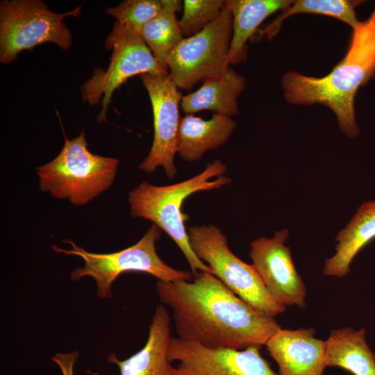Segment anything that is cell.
I'll return each mask as SVG.
<instances>
[{
	"mask_svg": "<svg viewBox=\"0 0 375 375\" xmlns=\"http://www.w3.org/2000/svg\"><path fill=\"white\" fill-rule=\"evenodd\" d=\"M156 291L171 308L178 337L209 348H261L281 326L251 306L210 272L192 281H158Z\"/></svg>",
	"mask_w": 375,
	"mask_h": 375,
	"instance_id": "6da1fadb",
	"label": "cell"
},
{
	"mask_svg": "<svg viewBox=\"0 0 375 375\" xmlns=\"http://www.w3.org/2000/svg\"><path fill=\"white\" fill-rule=\"evenodd\" d=\"M375 76V9L353 29L348 50L328 74L315 77L288 70L281 79L285 101L294 106L322 104L335 114L341 132L353 139L360 133L355 99Z\"/></svg>",
	"mask_w": 375,
	"mask_h": 375,
	"instance_id": "7a4b0ae2",
	"label": "cell"
},
{
	"mask_svg": "<svg viewBox=\"0 0 375 375\" xmlns=\"http://www.w3.org/2000/svg\"><path fill=\"white\" fill-rule=\"evenodd\" d=\"M226 165L219 160L207 165L200 174L181 182L157 186L145 181L128 194L131 215L151 221L174 241L187 260L193 276L210 268L192 251L181 207L185 199L199 191L219 189L231 183ZM211 273V272H210Z\"/></svg>",
	"mask_w": 375,
	"mask_h": 375,
	"instance_id": "3957f363",
	"label": "cell"
},
{
	"mask_svg": "<svg viewBox=\"0 0 375 375\" xmlns=\"http://www.w3.org/2000/svg\"><path fill=\"white\" fill-rule=\"evenodd\" d=\"M119 163L117 158L90 151L83 131L72 140L65 137L58 155L35 170L42 192L83 206L110 188Z\"/></svg>",
	"mask_w": 375,
	"mask_h": 375,
	"instance_id": "277c9868",
	"label": "cell"
},
{
	"mask_svg": "<svg viewBox=\"0 0 375 375\" xmlns=\"http://www.w3.org/2000/svg\"><path fill=\"white\" fill-rule=\"evenodd\" d=\"M160 236L161 229L153 224L137 243L116 252H89L70 240H62L71 245L70 249H64L56 245H53L52 249L57 253L81 257L84 265L72 271L71 279L77 281L85 276L91 277L96 283L98 297L107 299L112 295V283L125 272H144L162 281L192 280L194 276L192 272L176 269L159 257L156 242Z\"/></svg>",
	"mask_w": 375,
	"mask_h": 375,
	"instance_id": "5b68a950",
	"label": "cell"
},
{
	"mask_svg": "<svg viewBox=\"0 0 375 375\" xmlns=\"http://www.w3.org/2000/svg\"><path fill=\"white\" fill-rule=\"evenodd\" d=\"M190 245L211 274L251 306L274 317L286 310L268 292L253 265L238 258L229 249L227 238L216 226L189 227Z\"/></svg>",
	"mask_w": 375,
	"mask_h": 375,
	"instance_id": "8992f818",
	"label": "cell"
},
{
	"mask_svg": "<svg viewBox=\"0 0 375 375\" xmlns=\"http://www.w3.org/2000/svg\"><path fill=\"white\" fill-rule=\"evenodd\" d=\"M81 6L63 12L51 11L40 0L2 1L0 3V62L8 64L24 50L47 42L67 50L72 33L65 18L81 14Z\"/></svg>",
	"mask_w": 375,
	"mask_h": 375,
	"instance_id": "52a82bcc",
	"label": "cell"
},
{
	"mask_svg": "<svg viewBox=\"0 0 375 375\" xmlns=\"http://www.w3.org/2000/svg\"><path fill=\"white\" fill-rule=\"evenodd\" d=\"M105 46L112 50L108 67L95 69L81 87L83 101L94 106L101 101V109L97 117L99 122L107 120L113 92L128 78L143 74L168 73L155 59L140 33L131 28L115 22Z\"/></svg>",
	"mask_w": 375,
	"mask_h": 375,
	"instance_id": "ba28073f",
	"label": "cell"
},
{
	"mask_svg": "<svg viewBox=\"0 0 375 375\" xmlns=\"http://www.w3.org/2000/svg\"><path fill=\"white\" fill-rule=\"evenodd\" d=\"M232 33V15L225 5L215 22L178 44L167 61L169 76L178 88L190 90L226 71Z\"/></svg>",
	"mask_w": 375,
	"mask_h": 375,
	"instance_id": "9c48e42d",
	"label": "cell"
},
{
	"mask_svg": "<svg viewBox=\"0 0 375 375\" xmlns=\"http://www.w3.org/2000/svg\"><path fill=\"white\" fill-rule=\"evenodd\" d=\"M260 349L209 348L172 337L168 358L177 362L172 375H279L262 356Z\"/></svg>",
	"mask_w": 375,
	"mask_h": 375,
	"instance_id": "30bf717a",
	"label": "cell"
},
{
	"mask_svg": "<svg viewBox=\"0 0 375 375\" xmlns=\"http://www.w3.org/2000/svg\"><path fill=\"white\" fill-rule=\"evenodd\" d=\"M149 94L153 117V140L148 156L139 168L152 173L161 167L168 178L177 174L174 156L180 124L179 105L182 96L169 73L139 76Z\"/></svg>",
	"mask_w": 375,
	"mask_h": 375,
	"instance_id": "8fae6325",
	"label": "cell"
},
{
	"mask_svg": "<svg viewBox=\"0 0 375 375\" xmlns=\"http://www.w3.org/2000/svg\"><path fill=\"white\" fill-rule=\"evenodd\" d=\"M290 231L282 229L272 238L260 237L250 244L253 265L270 294L281 304L306 306V287L297 271L290 248L285 245Z\"/></svg>",
	"mask_w": 375,
	"mask_h": 375,
	"instance_id": "7c38bea8",
	"label": "cell"
},
{
	"mask_svg": "<svg viewBox=\"0 0 375 375\" xmlns=\"http://www.w3.org/2000/svg\"><path fill=\"white\" fill-rule=\"evenodd\" d=\"M315 334L312 328H281L269 339L265 347L279 375H323L326 344Z\"/></svg>",
	"mask_w": 375,
	"mask_h": 375,
	"instance_id": "4fadbf2b",
	"label": "cell"
},
{
	"mask_svg": "<svg viewBox=\"0 0 375 375\" xmlns=\"http://www.w3.org/2000/svg\"><path fill=\"white\" fill-rule=\"evenodd\" d=\"M171 318L163 304L158 305L149 326L144 346L126 359L111 354L108 361L115 364L119 375H172L174 365L168 358Z\"/></svg>",
	"mask_w": 375,
	"mask_h": 375,
	"instance_id": "5bb4252c",
	"label": "cell"
},
{
	"mask_svg": "<svg viewBox=\"0 0 375 375\" xmlns=\"http://www.w3.org/2000/svg\"><path fill=\"white\" fill-rule=\"evenodd\" d=\"M237 127L232 117L214 114L204 119L192 114L181 118L176 151L188 162L199 160L204 153L226 143Z\"/></svg>",
	"mask_w": 375,
	"mask_h": 375,
	"instance_id": "9a60e30c",
	"label": "cell"
},
{
	"mask_svg": "<svg viewBox=\"0 0 375 375\" xmlns=\"http://www.w3.org/2000/svg\"><path fill=\"white\" fill-rule=\"evenodd\" d=\"M375 239V199L362 203L336 235L335 252L325 260L326 276L344 277L358 253Z\"/></svg>",
	"mask_w": 375,
	"mask_h": 375,
	"instance_id": "2e32d148",
	"label": "cell"
},
{
	"mask_svg": "<svg viewBox=\"0 0 375 375\" xmlns=\"http://www.w3.org/2000/svg\"><path fill=\"white\" fill-rule=\"evenodd\" d=\"M245 87V77L229 66L221 75L203 81L196 91L182 96L180 106L185 115L210 110L232 117L239 113L238 98Z\"/></svg>",
	"mask_w": 375,
	"mask_h": 375,
	"instance_id": "e0dca14e",
	"label": "cell"
},
{
	"mask_svg": "<svg viewBox=\"0 0 375 375\" xmlns=\"http://www.w3.org/2000/svg\"><path fill=\"white\" fill-rule=\"evenodd\" d=\"M293 0H226L232 15L233 33L228 54L229 65H238L247 59V42L260 24L271 15L283 10Z\"/></svg>",
	"mask_w": 375,
	"mask_h": 375,
	"instance_id": "ac0fdd59",
	"label": "cell"
},
{
	"mask_svg": "<svg viewBox=\"0 0 375 375\" xmlns=\"http://www.w3.org/2000/svg\"><path fill=\"white\" fill-rule=\"evenodd\" d=\"M366 330L342 327L325 340L326 367H337L353 375H375V354L366 342Z\"/></svg>",
	"mask_w": 375,
	"mask_h": 375,
	"instance_id": "d6986e66",
	"label": "cell"
},
{
	"mask_svg": "<svg viewBox=\"0 0 375 375\" xmlns=\"http://www.w3.org/2000/svg\"><path fill=\"white\" fill-rule=\"evenodd\" d=\"M162 8L143 26L140 35L158 64L168 72V56L184 38L176 15L181 10L183 1L162 0Z\"/></svg>",
	"mask_w": 375,
	"mask_h": 375,
	"instance_id": "ffe728a7",
	"label": "cell"
},
{
	"mask_svg": "<svg viewBox=\"0 0 375 375\" xmlns=\"http://www.w3.org/2000/svg\"><path fill=\"white\" fill-rule=\"evenodd\" d=\"M361 0H297L282 10L281 15L264 30L261 35L274 37L281 28L282 22L287 18L297 14H312L324 15L335 18L348 26L352 30L357 27L358 20L356 8L363 3Z\"/></svg>",
	"mask_w": 375,
	"mask_h": 375,
	"instance_id": "44dd1931",
	"label": "cell"
},
{
	"mask_svg": "<svg viewBox=\"0 0 375 375\" xmlns=\"http://www.w3.org/2000/svg\"><path fill=\"white\" fill-rule=\"evenodd\" d=\"M183 13L179 20L184 38L191 37L215 22L224 6L223 0H184Z\"/></svg>",
	"mask_w": 375,
	"mask_h": 375,
	"instance_id": "7402d4cb",
	"label": "cell"
},
{
	"mask_svg": "<svg viewBox=\"0 0 375 375\" xmlns=\"http://www.w3.org/2000/svg\"><path fill=\"white\" fill-rule=\"evenodd\" d=\"M162 8V0H126L106 8V12L116 19L115 22L140 34L143 26Z\"/></svg>",
	"mask_w": 375,
	"mask_h": 375,
	"instance_id": "603a6c76",
	"label": "cell"
},
{
	"mask_svg": "<svg viewBox=\"0 0 375 375\" xmlns=\"http://www.w3.org/2000/svg\"><path fill=\"white\" fill-rule=\"evenodd\" d=\"M78 356L77 351L58 353L52 356L51 360L59 367L62 375H75V365Z\"/></svg>",
	"mask_w": 375,
	"mask_h": 375,
	"instance_id": "cb8c5ba5",
	"label": "cell"
}]
</instances>
